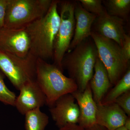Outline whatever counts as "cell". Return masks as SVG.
Wrapping results in <instances>:
<instances>
[{
	"instance_id": "cell-1",
	"label": "cell",
	"mask_w": 130,
	"mask_h": 130,
	"mask_svg": "<svg viewBox=\"0 0 130 130\" xmlns=\"http://www.w3.org/2000/svg\"><path fill=\"white\" fill-rule=\"evenodd\" d=\"M59 1L53 0L46 14L25 28L30 41L29 53L37 59H53L55 44L60 23L58 11Z\"/></svg>"
},
{
	"instance_id": "cell-2",
	"label": "cell",
	"mask_w": 130,
	"mask_h": 130,
	"mask_svg": "<svg viewBox=\"0 0 130 130\" xmlns=\"http://www.w3.org/2000/svg\"><path fill=\"white\" fill-rule=\"evenodd\" d=\"M98 58L95 44L89 37L65 54L61 62L62 69L67 71L79 91H84L89 83Z\"/></svg>"
},
{
	"instance_id": "cell-3",
	"label": "cell",
	"mask_w": 130,
	"mask_h": 130,
	"mask_svg": "<svg viewBox=\"0 0 130 130\" xmlns=\"http://www.w3.org/2000/svg\"><path fill=\"white\" fill-rule=\"evenodd\" d=\"M36 81L45 95L46 105L49 108L60 96L78 89L75 82L65 76L56 65L42 59L37 60Z\"/></svg>"
},
{
	"instance_id": "cell-4",
	"label": "cell",
	"mask_w": 130,
	"mask_h": 130,
	"mask_svg": "<svg viewBox=\"0 0 130 130\" xmlns=\"http://www.w3.org/2000/svg\"><path fill=\"white\" fill-rule=\"evenodd\" d=\"M53 0H8L3 27L25 28L44 16Z\"/></svg>"
},
{
	"instance_id": "cell-5",
	"label": "cell",
	"mask_w": 130,
	"mask_h": 130,
	"mask_svg": "<svg viewBox=\"0 0 130 130\" xmlns=\"http://www.w3.org/2000/svg\"><path fill=\"white\" fill-rule=\"evenodd\" d=\"M90 37L97 48L98 58L106 69L111 84L115 85L129 68V62L115 42L92 31Z\"/></svg>"
},
{
	"instance_id": "cell-6",
	"label": "cell",
	"mask_w": 130,
	"mask_h": 130,
	"mask_svg": "<svg viewBox=\"0 0 130 130\" xmlns=\"http://www.w3.org/2000/svg\"><path fill=\"white\" fill-rule=\"evenodd\" d=\"M37 59L30 53L21 57L0 51V71L19 90L26 82L36 79Z\"/></svg>"
},
{
	"instance_id": "cell-7",
	"label": "cell",
	"mask_w": 130,
	"mask_h": 130,
	"mask_svg": "<svg viewBox=\"0 0 130 130\" xmlns=\"http://www.w3.org/2000/svg\"><path fill=\"white\" fill-rule=\"evenodd\" d=\"M76 2L64 1L60 5V23L56 37L53 59L54 64L62 71L61 62L67 53L74 35L75 27L74 9Z\"/></svg>"
},
{
	"instance_id": "cell-8",
	"label": "cell",
	"mask_w": 130,
	"mask_h": 130,
	"mask_svg": "<svg viewBox=\"0 0 130 130\" xmlns=\"http://www.w3.org/2000/svg\"><path fill=\"white\" fill-rule=\"evenodd\" d=\"M30 41L25 28H0V51L21 57L29 53Z\"/></svg>"
},
{
	"instance_id": "cell-9",
	"label": "cell",
	"mask_w": 130,
	"mask_h": 130,
	"mask_svg": "<svg viewBox=\"0 0 130 130\" xmlns=\"http://www.w3.org/2000/svg\"><path fill=\"white\" fill-rule=\"evenodd\" d=\"M51 117L59 128L68 124H77L79 116L78 105L72 94L60 96L49 109Z\"/></svg>"
},
{
	"instance_id": "cell-10",
	"label": "cell",
	"mask_w": 130,
	"mask_h": 130,
	"mask_svg": "<svg viewBox=\"0 0 130 130\" xmlns=\"http://www.w3.org/2000/svg\"><path fill=\"white\" fill-rule=\"evenodd\" d=\"M14 107L19 112L25 115L26 113L46 105V97L36 79L27 81L19 90Z\"/></svg>"
},
{
	"instance_id": "cell-11",
	"label": "cell",
	"mask_w": 130,
	"mask_h": 130,
	"mask_svg": "<svg viewBox=\"0 0 130 130\" xmlns=\"http://www.w3.org/2000/svg\"><path fill=\"white\" fill-rule=\"evenodd\" d=\"M124 22L122 19L109 15L107 12L96 18L91 31L112 40L121 47L126 35Z\"/></svg>"
},
{
	"instance_id": "cell-12",
	"label": "cell",
	"mask_w": 130,
	"mask_h": 130,
	"mask_svg": "<svg viewBox=\"0 0 130 130\" xmlns=\"http://www.w3.org/2000/svg\"><path fill=\"white\" fill-rule=\"evenodd\" d=\"M79 108L78 124L84 129H88L96 123L97 104L93 99L89 84L83 92L77 90L72 93Z\"/></svg>"
},
{
	"instance_id": "cell-13",
	"label": "cell",
	"mask_w": 130,
	"mask_h": 130,
	"mask_svg": "<svg viewBox=\"0 0 130 130\" xmlns=\"http://www.w3.org/2000/svg\"><path fill=\"white\" fill-rule=\"evenodd\" d=\"M128 117L116 103L97 104L96 123L107 130H115L123 126Z\"/></svg>"
},
{
	"instance_id": "cell-14",
	"label": "cell",
	"mask_w": 130,
	"mask_h": 130,
	"mask_svg": "<svg viewBox=\"0 0 130 130\" xmlns=\"http://www.w3.org/2000/svg\"><path fill=\"white\" fill-rule=\"evenodd\" d=\"M74 17L75 27L74 35L67 52L71 51L90 37L92 26L97 16L85 10L79 2L77 1L74 9Z\"/></svg>"
},
{
	"instance_id": "cell-15",
	"label": "cell",
	"mask_w": 130,
	"mask_h": 130,
	"mask_svg": "<svg viewBox=\"0 0 130 130\" xmlns=\"http://www.w3.org/2000/svg\"><path fill=\"white\" fill-rule=\"evenodd\" d=\"M89 84L93 99L96 104L101 103L113 85L110 82L106 69L99 58L96 61L94 74Z\"/></svg>"
},
{
	"instance_id": "cell-16",
	"label": "cell",
	"mask_w": 130,
	"mask_h": 130,
	"mask_svg": "<svg viewBox=\"0 0 130 130\" xmlns=\"http://www.w3.org/2000/svg\"><path fill=\"white\" fill-rule=\"evenodd\" d=\"M25 116V130H45L48 124V116L40 108L28 112Z\"/></svg>"
},
{
	"instance_id": "cell-17",
	"label": "cell",
	"mask_w": 130,
	"mask_h": 130,
	"mask_svg": "<svg viewBox=\"0 0 130 130\" xmlns=\"http://www.w3.org/2000/svg\"><path fill=\"white\" fill-rule=\"evenodd\" d=\"M130 90L129 68L123 77L114 85L113 88L107 92L100 103L102 105H106L115 102L119 96Z\"/></svg>"
},
{
	"instance_id": "cell-18",
	"label": "cell",
	"mask_w": 130,
	"mask_h": 130,
	"mask_svg": "<svg viewBox=\"0 0 130 130\" xmlns=\"http://www.w3.org/2000/svg\"><path fill=\"white\" fill-rule=\"evenodd\" d=\"M107 12L111 16L128 20L130 12V0L102 1Z\"/></svg>"
},
{
	"instance_id": "cell-19",
	"label": "cell",
	"mask_w": 130,
	"mask_h": 130,
	"mask_svg": "<svg viewBox=\"0 0 130 130\" xmlns=\"http://www.w3.org/2000/svg\"><path fill=\"white\" fill-rule=\"evenodd\" d=\"M5 77L0 71V101L5 105L14 106L17 96L16 94L10 90L5 84Z\"/></svg>"
},
{
	"instance_id": "cell-20",
	"label": "cell",
	"mask_w": 130,
	"mask_h": 130,
	"mask_svg": "<svg viewBox=\"0 0 130 130\" xmlns=\"http://www.w3.org/2000/svg\"><path fill=\"white\" fill-rule=\"evenodd\" d=\"M78 1L85 10L97 17L102 16L107 12L101 0H79Z\"/></svg>"
},
{
	"instance_id": "cell-21",
	"label": "cell",
	"mask_w": 130,
	"mask_h": 130,
	"mask_svg": "<svg viewBox=\"0 0 130 130\" xmlns=\"http://www.w3.org/2000/svg\"><path fill=\"white\" fill-rule=\"evenodd\" d=\"M116 103L128 116H130V90L116 99Z\"/></svg>"
},
{
	"instance_id": "cell-22",
	"label": "cell",
	"mask_w": 130,
	"mask_h": 130,
	"mask_svg": "<svg viewBox=\"0 0 130 130\" xmlns=\"http://www.w3.org/2000/svg\"><path fill=\"white\" fill-rule=\"evenodd\" d=\"M121 51L124 57L127 61L129 62L130 59V36L126 34L123 44L121 47Z\"/></svg>"
},
{
	"instance_id": "cell-23",
	"label": "cell",
	"mask_w": 130,
	"mask_h": 130,
	"mask_svg": "<svg viewBox=\"0 0 130 130\" xmlns=\"http://www.w3.org/2000/svg\"><path fill=\"white\" fill-rule=\"evenodd\" d=\"M8 0H0V28L4 26Z\"/></svg>"
},
{
	"instance_id": "cell-24",
	"label": "cell",
	"mask_w": 130,
	"mask_h": 130,
	"mask_svg": "<svg viewBox=\"0 0 130 130\" xmlns=\"http://www.w3.org/2000/svg\"><path fill=\"white\" fill-rule=\"evenodd\" d=\"M58 130H84L77 124H68Z\"/></svg>"
},
{
	"instance_id": "cell-25",
	"label": "cell",
	"mask_w": 130,
	"mask_h": 130,
	"mask_svg": "<svg viewBox=\"0 0 130 130\" xmlns=\"http://www.w3.org/2000/svg\"><path fill=\"white\" fill-rule=\"evenodd\" d=\"M84 130H106V129L104 127L97 124L95 125H94L92 126L88 129H84Z\"/></svg>"
},
{
	"instance_id": "cell-26",
	"label": "cell",
	"mask_w": 130,
	"mask_h": 130,
	"mask_svg": "<svg viewBox=\"0 0 130 130\" xmlns=\"http://www.w3.org/2000/svg\"><path fill=\"white\" fill-rule=\"evenodd\" d=\"M128 130H130V116H128L123 126Z\"/></svg>"
},
{
	"instance_id": "cell-27",
	"label": "cell",
	"mask_w": 130,
	"mask_h": 130,
	"mask_svg": "<svg viewBox=\"0 0 130 130\" xmlns=\"http://www.w3.org/2000/svg\"><path fill=\"white\" fill-rule=\"evenodd\" d=\"M106 130H107V129H106ZM115 130H128L126 129L124 127V126H121V127H120V128H118V129H116Z\"/></svg>"
}]
</instances>
